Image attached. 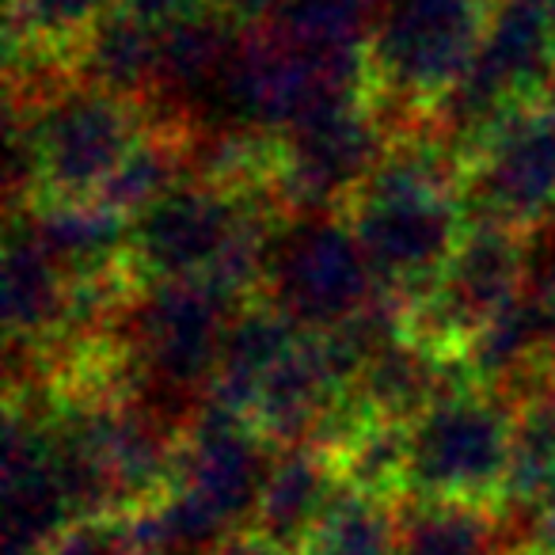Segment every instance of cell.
<instances>
[{
    "instance_id": "obj_1",
    "label": "cell",
    "mask_w": 555,
    "mask_h": 555,
    "mask_svg": "<svg viewBox=\"0 0 555 555\" xmlns=\"http://www.w3.org/2000/svg\"><path fill=\"white\" fill-rule=\"evenodd\" d=\"M468 160L438 130L392 133L385 156L350 198L347 221L373 267L380 294L411 309L449 267L468 232Z\"/></svg>"
},
{
    "instance_id": "obj_2",
    "label": "cell",
    "mask_w": 555,
    "mask_h": 555,
    "mask_svg": "<svg viewBox=\"0 0 555 555\" xmlns=\"http://www.w3.org/2000/svg\"><path fill=\"white\" fill-rule=\"evenodd\" d=\"M278 449L247 418L198 403L179 438L176 479L156 506L126 517L138 555H206L251 529Z\"/></svg>"
},
{
    "instance_id": "obj_3",
    "label": "cell",
    "mask_w": 555,
    "mask_h": 555,
    "mask_svg": "<svg viewBox=\"0 0 555 555\" xmlns=\"http://www.w3.org/2000/svg\"><path fill=\"white\" fill-rule=\"evenodd\" d=\"M494 0H380L370 35V95L400 130L434 118L472 69Z\"/></svg>"
},
{
    "instance_id": "obj_4",
    "label": "cell",
    "mask_w": 555,
    "mask_h": 555,
    "mask_svg": "<svg viewBox=\"0 0 555 555\" xmlns=\"http://www.w3.org/2000/svg\"><path fill=\"white\" fill-rule=\"evenodd\" d=\"M153 130L145 103L69 77L27 107L16 138V176H31L39 202L100 198L126 156Z\"/></svg>"
},
{
    "instance_id": "obj_5",
    "label": "cell",
    "mask_w": 555,
    "mask_h": 555,
    "mask_svg": "<svg viewBox=\"0 0 555 555\" xmlns=\"http://www.w3.org/2000/svg\"><path fill=\"white\" fill-rule=\"evenodd\" d=\"M517 446V400L479 380L453 388L408 426L403 499L499 506Z\"/></svg>"
},
{
    "instance_id": "obj_6",
    "label": "cell",
    "mask_w": 555,
    "mask_h": 555,
    "mask_svg": "<svg viewBox=\"0 0 555 555\" xmlns=\"http://www.w3.org/2000/svg\"><path fill=\"white\" fill-rule=\"evenodd\" d=\"M259 289L262 305L312 335L354 324L385 297L350 221L335 214H297L278 224Z\"/></svg>"
},
{
    "instance_id": "obj_7",
    "label": "cell",
    "mask_w": 555,
    "mask_h": 555,
    "mask_svg": "<svg viewBox=\"0 0 555 555\" xmlns=\"http://www.w3.org/2000/svg\"><path fill=\"white\" fill-rule=\"evenodd\" d=\"M392 133L370 92L327 95L278 138L270 194L289 217L347 209L380 164Z\"/></svg>"
},
{
    "instance_id": "obj_8",
    "label": "cell",
    "mask_w": 555,
    "mask_h": 555,
    "mask_svg": "<svg viewBox=\"0 0 555 555\" xmlns=\"http://www.w3.org/2000/svg\"><path fill=\"white\" fill-rule=\"evenodd\" d=\"M244 301L202 282H153L126 301L118 347L122 365L160 392H206L217 377L224 339Z\"/></svg>"
},
{
    "instance_id": "obj_9",
    "label": "cell",
    "mask_w": 555,
    "mask_h": 555,
    "mask_svg": "<svg viewBox=\"0 0 555 555\" xmlns=\"http://www.w3.org/2000/svg\"><path fill=\"white\" fill-rule=\"evenodd\" d=\"M529 236L494 224H468L434 289L408 309V335L449 358L464 350L521 297Z\"/></svg>"
},
{
    "instance_id": "obj_10",
    "label": "cell",
    "mask_w": 555,
    "mask_h": 555,
    "mask_svg": "<svg viewBox=\"0 0 555 555\" xmlns=\"http://www.w3.org/2000/svg\"><path fill=\"white\" fill-rule=\"evenodd\" d=\"M464 206L472 224L521 236L555 224V126L537 107L506 118L468 156Z\"/></svg>"
},
{
    "instance_id": "obj_11",
    "label": "cell",
    "mask_w": 555,
    "mask_h": 555,
    "mask_svg": "<svg viewBox=\"0 0 555 555\" xmlns=\"http://www.w3.org/2000/svg\"><path fill=\"white\" fill-rule=\"evenodd\" d=\"M80 521L54 418L16 403L4 449V555H42Z\"/></svg>"
},
{
    "instance_id": "obj_12",
    "label": "cell",
    "mask_w": 555,
    "mask_h": 555,
    "mask_svg": "<svg viewBox=\"0 0 555 555\" xmlns=\"http://www.w3.org/2000/svg\"><path fill=\"white\" fill-rule=\"evenodd\" d=\"M27 224L73 286H115L133 278V224L95 198L35 202Z\"/></svg>"
},
{
    "instance_id": "obj_13",
    "label": "cell",
    "mask_w": 555,
    "mask_h": 555,
    "mask_svg": "<svg viewBox=\"0 0 555 555\" xmlns=\"http://www.w3.org/2000/svg\"><path fill=\"white\" fill-rule=\"evenodd\" d=\"M343 491V472L335 456L320 446L278 449L267 472V483L255 502L251 532H259L278 552L297 555L335 494Z\"/></svg>"
},
{
    "instance_id": "obj_14",
    "label": "cell",
    "mask_w": 555,
    "mask_h": 555,
    "mask_svg": "<svg viewBox=\"0 0 555 555\" xmlns=\"http://www.w3.org/2000/svg\"><path fill=\"white\" fill-rule=\"evenodd\" d=\"M77 286L62 274L27 221L9 229L4 244V320L12 343L54 350L69 335Z\"/></svg>"
},
{
    "instance_id": "obj_15",
    "label": "cell",
    "mask_w": 555,
    "mask_h": 555,
    "mask_svg": "<svg viewBox=\"0 0 555 555\" xmlns=\"http://www.w3.org/2000/svg\"><path fill=\"white\" fill-rule=\"evenodd\" d=\"M164 39H168L164 31L141 24L138 16H130V12L115 4L88 31V39L77 47V54L69 57L73 69H77L73 77L103 88V92L149 103L156 92V80H160Z\"/></svg>"
},
{
    "instance_id": "obj_16",
    "label": "cell",
    "mask_w": 555,
    "mask_h": 555,
    "mask_svg": "<svg viewBox=\"0 0 555 555\" xmlns=\"http://www.w3.org/2000/svg\"><path fill=\"white\" fill-rule=\"evenodd\" d=\"M400 555H514L491 506L415 502L400 506Z\"/></svg>"
},
{
    "instance_id": "obj_17",
    "label": "cell",
    "mask_w": 555,
    "mask_h": 555,
    "mask_svg": "<svg viewBox=\"0 0 555 555\" xmlns=\"http://www.w3.org/2000/svg\"><path fill=\"white\" fill-rule=\"evenodd\" d=\"M297 555H400V502L343 483Z\"/></svg>"
},
{
    "instance_id": "obj_18",
    "label": "cell",
    "mask_w": 555,
    "mask_h": 555,
    "mask_svg": "<svg viewBox=\"0 0 555 555\" xmlns=\"http://www.w3.org/2000/svg\"><path fill=\"white\" fill-rule=\"evenodd\" d=\"M115 0H12V50L62 57L77 54Z\"/></svg>"
},
{
    "instance_id": "obj_19",
    "label": "cell",
    "mask_w": 555,
    "mask_h": 555,
    "mask_svg": "<svg viewBox=\"0 0 555 555\" xmlns=\"http://www.w3.org/2000/svg\"><path fill=\"white\" fill-rule=\"evenodd\" d=\"M42 555H133V540L126 521L100 517V521L73 525L65 537H57Z\"/></svg>"
},
{
    "instance_id": "obj_20",
    "label": "cell",
    "mask_w": 555,
    "mask_h": 555,
    "mask_svg": "<svg viewBox=\"0 0 555 555\" xmlns=\"http://www.w3.org/2000/svg\"><path fill=\"white\" fill-rule=\"evenodd\" d=\"M115 4L164 35H171L176 27L214 12V0H115Z\"/></svg>"
},
{
    "instance_id": "obj_21",
    "label": "cell",
    "mask_w": 555,
    "mask_h": 555,
    "mask_svg": "<svg viewBox=\"0 0 555 555\" xmlns=\"http://www.w3.org/2000/svg\"><path fill=\"white\" fill-rule=\"evenodd\" d=\"M286 9V0H214V12L229 20L236 31H267Z\"/></svg>"
},
{
    "instance_id": "obj_22",
    "label": "cell",
    "mask_w": 555,
    "mask_h": 555,
    "mask_svg": "<svg viewBox=\"0 0 555 555\" xmlns=\"http://www.w3.org/2000/svg\"><path fill=\"white\" fill-rule=\"evenodd\" d=\"M537 552L555 555V479L547 483L544 499L537 502Z\"/></svg>"
},
{
    "instance_id": "obj_23",
    "label": "cell",
    "mask_w": 555,
    "mask_h": 555,
    "mask_svg": "<svg viewBox=\"0 0 555 555\" xmlns=\"http://www.w3.org/2000/svg\"><path fill=\"white\" fill-rule=\"evenodd\" d=\"M206 555H286V552H278L274 544H267L259 532L244 529V532H236V537L224 540V544H217L214 552H206Z\"/></svg>"
},
{
    "instance_id": "obj_24",
    "label": "cell",
    "mask_w": 555,
    "mask_h": 555,
    "mask_svg": "<svg viewBox=\"0 0 555 555\" xmlns=\"http://www.w3.org/2000/svg\"><path fill=\"white\" fill-rule=\"evenodd\" d=\"M537 111L547 118V122L555 126V77H552V85L544 88V95H540V107H537Z\"/></svg>"
},
{
    "instance_id": "obj_25",
    "label": "cell",
    "mask_w": 555,
    "mask_h": 555,
    "mask_svg": "<svg viewBox=\"0 0 555 555\" xmlns=\"http://www.w3.org/2000/svg\"><path fill=\"white\" fill-rule=\"evenodd\" d=\"M517 555V552H514ZM521 555H540V552H521Z\"/></svg>"
},
{
    "instance_id": "obj_26",
    "label": "cell",
    "mask_w": 555,
    "mask_h": 555,
    "mask_svg": "<svg viewBox=\"0 0 555 555\" xmlns=\"http://www.w3.org/2000/svg\"><path fill=\"white\" fill-rule=\"evenodd\" d=\"M133 555H138V552H133Z\"/></svg>"
}]
</instances>
